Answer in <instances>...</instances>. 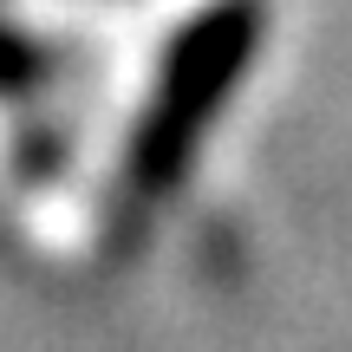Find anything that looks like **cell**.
<instances>
[{"label":"cell","mask_w":352,"mask_h":352,"mask_svg":"<svg viewBox=\"0 0 352 352\" xmlns=\"http://www.w3.org/2000/svg\"><path fill=\"white\" fill-rule=\"evenodd\" d=\"M261 33H267L261 0H209L202 13H189L176 26V39L157 59L138 131L124 144V183L138 196H176L183 189L209 124L222 118V104L248 78L254 52H261Z\"/></svg>","instance_id":"obj_1"},{"label":"cell","mask_w":352,"mask_h":352,"mask_svg":"<svg viewBox=\"0 0 352 352\" xmlns=\"http://www.w3.org/2000/svg\"><path fill=\"white\" fill-rule=\"evenodd\" d=\"M46 85H52V52L33 33L0 20V98H33Z\"/></svg>","instance_id":"obj_2"}]
</instances>
